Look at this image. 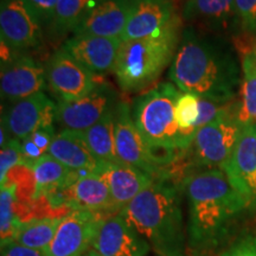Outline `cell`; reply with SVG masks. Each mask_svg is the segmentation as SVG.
Masks as SVG:
<instances>
[{
	"label": "cell",
	"instance_id": "9",
	"mask_svg": "<svg viewBox=\"0 0 256 256\" xmlns=\"http://www.w3.org/2000/svg\"><path fill=\"white\" fill-rule=\"evenodd\" d=\"M104 215L87 210H72L62 217L46 256H83L92 248Z\"/></svg>",
	"mask_w": 256,
	"mask_h": 256
},
{
	"label": "cell",
	"instance_id": "12",
	"mask_svg": "<svg viewBox=\"0 0 256 256\" xmlns=\"http://www.w3.org/2000/svg\"><path fill=\"white\" fill-rule=\"evenodd\" d=\"M42 25L24 0H2L0 37L11 50L23 51L40 46Z\"/></svg>",
	"mask_w": 256,
	"mask_h": 256
},
{
	"label": "cell",
	"instance_id": "16",
	"mask_svg": "<svg viewBox=\"0 0 256 256\" xmlns=\"http://www.w3.org/2000/svg\"><path fill=\"white\" fill-rule=\"evenodd\" d=\"M101 256H145L151 246L121 214L104 217L92 243Z\"/></svg>",
	"mask_w": 256,
	"mask_h": 256
},
{
	"label": "cell",
	"instance_id": "3",
	"mask_svg": "<svg viewBox=\"0 0 256 256\" xmlns=\"http://www.w3.org/2000/svg\"><path fill=\"white\" fill-rule=\"evenodd\" d=\"M119 214L162 256H185V228L178 188L159 178Z\"/></svg>",
	"mask_w": 256,
	"mask_h": 256
},
{
	"label": "cell",
	"instance_id": "32",
	"mask_svg": "<svg viewBox=\"0 0 256 256\" xmlns=\"http://www.w3.org/2000/svg\"><path fill=\"white\" fill-rule=\"evenodd\" d=\"M238 20L246 31H256V0H234Z\"/></svg>",
	"mask_w": 256,
	"mask_h": 256
},
{
	"label": "cell",
	"instance_id": "33",
	"mask_svg": "<svg viewBox=\"0 0 256 256\" xmlns=\"http://www.w3.org/2000/svg\"><path fill=\"white\" fill-rule=\"evenodd\" d=\"M42 24H51L60 0H24Z\"/></svg>",
	"mask_w": 256,
	"mask_h": 256
},
{
	"label": "cell",
	"instance_id": "8",
	"mask_svg": "<svg viewBox=\"0 0 256 256\" xmlns=\"http://www.w3.org/2000/svg\"><path fill=\"white\" fill-rule=\"evenodd\" d=\"M48 198L64 204L72 210L115 215L113 202L107 183L98 172H72L69 180Z\"/></svg>",
	"mask_w": 256,
	"mask_h": 256
},
{
	"label": "cell",
	"instance_id": "13",
	"mask_svg": "<svg viewBox=\"0 0 256 256\" xmlns=\"http://www.w3.org/2000/svg\"><path fill=\"white\" fill-rule=\"evenodd\" d=\"M57 104L46 92L14 102L2 115V124L14 139L24 140L42 127L52 126L56 121Z\"/></svg>",
	"mask_w": 256,
	"mask_h": 256
},
{
	"label": "cell",
	"instance_id": "17",
	"mask_svg": "<svg viewBox=\"0 0 256 256\" xmlns=\"http://www.w3.org/2000/svg\"><path fill=\"white\" fill-rule=\"evenodd\" d=\"M121 43L122 40L119 37L74 34L64 43L63 48L69 55L95 75L113 70Z\"/></svg>",
	"mask_w": 256,
	"mask_h": 256
},
{
	"label": "cell",
	"instance_id": "34",
	"mask_svg": "<svg viewBox=\"0 0 256 256\" xmlns=\"http://www.w3.org/2000/svg\"><path fill=\"white\" fill-rule=\"evenodd\" d=\"M229 104V102H228ZM226 104H217V102L206 100V98H200V119H198L197 130L200 127L206 126L212 120H215L224 110Z\"/></svg>",
	"mask_w": 256,
	"mask_h": 256
},
{
	"label": "cell",
	"instance_id": "24",
	"mask_svg": "<svg viewBox=\"0 0 256 256\" xmlns=\"http://www.w3.org/2000/svg\"><path fill=\"white\" fill-rule=\"evenodd\" d=\"M75 133L98 160L120 162L115 151V108L87 130Z\"/></svg>",
	"mask_w": 256,
	"mask_h": 256
},
{
	"label": "cell",
	"instance_id": "20",
	"mask_svg": "<svg viewBox=\"0 0 256 256\" xmlns=\"http://www.w3.org/2000/svg\"><path fill=\"white\" fill-rule=\"evenodd\" d=\"M130 6L132 0H104L83 19L74 34L121 38L130 17Z\"/></svg>",
	"mask_w": 256,
	"mask_h": 256
},
{
	"label": "cell",
	"instance_id": "28",
	"mask_svg": "<svg viewBox=\"0 0 256 256\" xmlns=\"http://www.w3.org/2000/svg\"><path fill=\"white\" fill-rule=\"evenodd\" d=\"M17 203V184L14 182L6 183L0 191V232L2 243L14 241L22 220L16 214Z\"/></svg>",
	"mask_w": 256,
	"mask_h": 256
},
{
	"label": "cell",
	"instance_id": "29",
	"mask_svg": "<svg viewBox=\"0 0 256 256\" xmlns=\"http://www.w3.org/2000/svg\"><path fill=\"white\" fill-rule=\"evenodd\" d=\"M55 136V127L52 124V126L42 127L22 140V151H23L25 165L31 168L34 162L46 154Z\"/></svg>",
	"mask_w": 256,
	"mask_h": 256
},
{
	"label": "cell",
	"instance_id": "26",
	"mask_svg": "<svg viewBox=\"0 0 256 256\" xmlns=\"http://www.w3.org/2000/svg\"><path fill=\"white\" fill-rule=\"evenodd\" d=\"M238 102V120L242 127L256 124V60L252 55L242 58V81Z\"/></svg>",
	"mask_w": 256,
	"mask_h": 256
},
{
	"label": "cell",
	"instance_id": "7",
	"mask_svg": "<svg viewBox=\"0 0 256 256\" xmlns=\"http://www.w3.org/2000/svg\"><path fill=\"white\" fill-rule=\"evenodd\" d=\"M115 151L120 162L158 177L162 166L174 158L153 150L134 124L132 108L124 102L115 107Z\"/></svg>",
	"mask_w": 256,
	"mask_h": 256
},
{
	"label": "cell",
	"instance_id": "25",
	"mask_svg": "<svg viewBox=\"0 0 256 256\" xmlns=\"http://www.w3.org/2000/svg\"><path fill=\"white\" fill-rule=\"evenodd\" d=\"M62 217H42L22 222L14 241L25 247L46 252L52 242Z\"/></svg>",
	"mask_w": 256,
	"mask_h": 256
},
{
	"label": "cell",
	"instance_id": "21",
	"mask_svg": "<svg viewBox=\"0 0 256 256\" xmlns=\"http://www.w3.org/2000/svg\"><path fill=\"white\" fill-rule=\"evenodd\" d=\"M48 154L74 172H95L102 162L92 154L75 132L66 130L56 134L48 150Z\"/></svg>",
	"mask_w": 256,
	"mask_h": 256
},
{
	"label": "cell",
	"instance_id": "35",
	"mask_svg": "<svg viewBox=\"0 0 256 256\" xmlns=\"http://www.w3.org/2000/svg\"><path fill=\"white\" fill-rule=\"evenodd\" d=\"M2 256H46V252L19 244L14 241L2 243Z\"/></svg>",
	"mask_w": 256,
	"mask_h": 256
},
{
	"label": "cell",
	"instance_id": "14",
	"mask_svg": "<svg viewBox=\"0 0 256 256\" xmlns=\"http://www.w3.org/2000/svg\"><path fill=\"white\" fill-rule=\"evenodd\" d=\"M222 170L248 206H256V124L242 128L235 148Z\"/></svg>",
	"mask_w": 256,
	"mask_h": 256
},
{
	"label": "cell",
	"instance_id": "19",
	"mask_svg": "<svg viewBox=\"0 0 256 256\" xmlns=\"http://www.w3.org/2000/svg\"><path fill=\"white\" fill-rule=\"evenodd\" d=\"M176 17L171 0H132L121 40H136L154 34L168 26Z\"/></svg>",
	"mask_w": 256,
	"mask_h": 256
},
{
	"label": "cell",
	"instance_id": "36",
	"mask_svg": "<svg viewBox=\"0 0 256 256\" xmlns=\"http://www.w3.org/2000/svg\"><path fill=\"white\" fill-rule=\"evenodd\" d=\"M223 256H256V241H243L234 246Z\"/></svg>",
	"mask_w": 256,
	"mask_h": 256
},
{
	"label": "cell",
	"instance_id": "10",
	"mask_svg": "<svg viewBox=\"0 0 256 256\" xmlns=\"http://www.w3.org/2000/svg\"><path fill=\"white\" fill-rule=\"evenodd\" d=\"M116 104L113 89L106 84H98L94 90L81 98L57 102L56 121L66 130L83 132L98 124Z\"/></svg>",
	"mask_w": 256,
	"mask_h": 256
},
{
	"label": "cell",
	"instance_id": "22",
	"mask_svg": "<svg viewBox=\"0 0 256 256\" xmlns=\"http://www.w3.org/2000/svg\"><path fill=\"white\" fill-rule=\"evenodd\" d=\"M183 18L211 30H226L238 16L234 0H188Z\"/></svg>",
	"mask_w": 256,
	"mask_h": 256
},
{
	"label": "cell",
	"instance_id": "38",
	"mask_svg": "<svg viewBox=\"0 0 256 256\" xmlns=\"http://www.w3.org/2000/svg\"><path fill=\"white\" fill-rule=\"evenodd\" d=\"M252 56H254V58H255V60H256V46H255V50H254V52H252Z\"/></svg>",
	"mask_w": 256,
	"mask_h": 256
},
{
	"label": "cell",
	"instance_id": "31",
	"mask_svg": "<svg viewBox=\"0 0 256 256\" xmlns=\"http://www.w3.org/2000/svg\"><path fill=\"white\" fill-rule=\"evenodd\" d=\"M18 165H25L23 151H22V142L12 138L5 146L2 147V154H0V184L2 186L8 183L10 171Z\"/></svg>",
	"mask_w": 256,
	"mask_h": 256
},
{
	"label": "cell",
	"instance_id": "27",
	"mask_svg": "<svg viewBox=\"0 0 256 256\" xmlns=\"http://www.w3.org/2000/svg\"><path fill=\"white\" fill-rule=\"evenodd\" d=\"M104 0H60L51 28L56 34L75 31L76 28Z\"/></svg>",
	"mask_w": 256,
	"mask_h": 256
},
{
	"label": "cell",
	"instance_id": "30",
	"mask_svg": "<svg viewBox=\"0 0 256 256\" xmlns=\"http://www.w3.org/2000/svg\"><path fill=\"white\" fill-rule=\"evenodd\" d=\"M200 96L184 92L178 96L174 104V116L178 126L188 132H197L200 119Z\"/></svg>",
	"mask_w": 256,
	"mask_h": 256
},
{
	"label": "cell",
	"instance_id": "6",
	"mask_svg": "<svg viewBox=\"0 0 256 256\" xmlns=\"http://www.w3.org/2000/svg\"><path fill=\"white\" fill-rule=\"evenodd\" d=\"M242 124L238 120V102L226 104L220 114L206 126L197 130L192 148L198 165L209 168H223L235 148Z\"/></svg>",
	"mask_w": 256,
	"mask_h": 256
},
{
	"label": "cell",
	"instance_id": "37",
	"mask_svg": "<svg viewBox=\"0 0 256 256\" xmlns=\"http://www.w3.org/2000/svg\"><path fill=\"white\" fill-rule=\"evenodd\" d=\"M83 256H101V255L98 254V252H96L95 250H92V249H90V250H89L88 252H86V254Z\"/></svg>",
	"mask_w": 256,
	"mask_h": 256
},
{
	"label": "cell",
	"instance_id": "4",
	"mask_svg": "<svg viewBox=\"0 0 256 256\" xmlns=\"http://www.w3.org/2000/svg\"><path fill=\"white\" fill-rule=\"evenodd\" d=\"M178 28L179 19L176 17L154 34L121 43L112 72L122 90H142L159 78L177 52Z\"/></svg>",
	"mask_w": 256,
	"mask_h": 256
},
{
	"label": "cell",
	"instance_id": "1",
	"mask_svg": "<svg viewBox=\"0 0 256 256\" xmlns=\"http://www.w3.org/2000/svg\"><path fill=\"white\" fill-rule=\"evenodd\" d=\"M168 78L179 90L224 104L235 98L240 72L223 43L188 28L179 42Z\"/></svg>",
	"mask_w": 256,
	"mask_h": 256
},
{
	"label": "cell",
	"instance_id": "18",
	"mask_svg": "<svg viewBox=\"0 0 256 256\" xmlns=\"http://www.w3.org/2000/svg\"><path fill=\"white\" fill-rule=\"evenodd\" d=\"M110 188L114 214H119L140 192L148 188L156 178L147 172L124 162H101L98 168Z\"/></svg>",
	"mask_w": 256,
	"mask_h": 256
},
{
	"label": "cell",
	"instance_id": "15",
	"mask_svg": "<svg viewBox=\"0 0 256 256\" xmlns=\"http://www.w3.org/2000/svg\"><path fill=\"white\" fill-rule=\"evenodd\" d=\"M46 70L37 60L28 56L18 55L2 63L0 92L2 100L17 102L46 87Z\"/></svg>",
	"mask_w": 256,
	"mask_h": 256
},
{
	"label": "cell",
	"instance_id": "2",
	"mask_svg": "<svg viewBox=\"0 0 256 256\" xmlns=\"http://www.w3.org/2000/svg\"><path fill=\"white\" fill-rule=\"evenodd\" d=\"M183 188L188 206V238L194 248L215 244L234 217L248 206L220 168L188 176Z\"/></svg>",
	"mask_w": 256,
	"mask_h": 256
},
{
	"label": "cell",
	"instance_id": "23",
	"mask_svg": "<svg viewBox=\"0 0 256 256\" xmlns=\"http://www.w3.org/2000/svg\"><path fill=\"white\" fill-rule=\"evenodd\" d=\"M34 190L31 198L34 200L48 198L60 190L69 180L72 170L64 166L50 154H44L31 168Z\"/></svg>",
	"mask_w": 256,
	"mask_h": 256
},
{
	"label": "cell",
	"instance_id": "11",
	"mask_svg": "<svg viewBox=\"0 0 256 256\" xmlns=\"http://www.w3.org/2000/svg\"><path fill=\"white\" fill-rule=\"evenodd\" d=\"M46 70L48 84L60 100H78L98 87L94 74L69 55L64 48L52 54Z\"/></svg>",
	"mask_w": 256,
	"mask_h": 256
},
{
	"label": "cell",
	"instance_id": "5",
	"mask_svg": "<svg viewBox=\"0 0 256 256\" xmlns=\"http://www.w3.org/2000/svg\"><path fill=\"white\" fill-rule=\"evenodd\" d=\"M179 95L174 83H160L136 98L132 107L133 121L146 142L172 158L178 151L190 148L196 136L178 126L174 104Z\"/></svg>",
	"mask_w": 256,
	"mask_h": 256
}]
</instances>
